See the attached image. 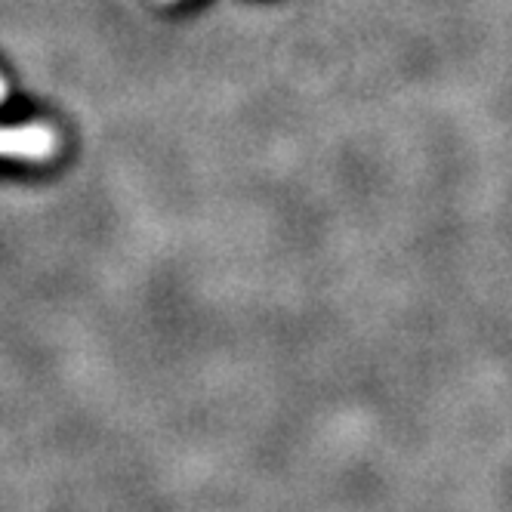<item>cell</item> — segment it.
Wrapping results in <instances>:
<instances>
[{"label": "cell", "instance_id": "6da1fadb", "mask_svg": "<svg viewBox=\"0 0 512 512\" xmlns=\"http://www.w3.org/2000/svg\"><path fill=\"white\" fill-rule=\"evenodd\" d=\"M59 152V136L47 124L0 127V155L22 161H47Z\"/></svg>", "mask_w": 512, "mask_h": 512}, {"label": "cell", "instance_id": "7a4b0ae2", "mask_svg": "<svg viewBox=\"0 0 512 512\" xmlns=\"http://www.w3.org/2000/svg\"><path fill=\"white\" fill-rule=\"evenodd\" d=\"M7 99V84H4V78H0V102Z\"/></svg>", "mask_w": 512, "mask_h": 512}]
</instances>
